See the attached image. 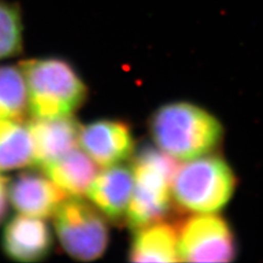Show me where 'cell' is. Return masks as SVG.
Returning <instances> with one entry per match:
<instances>
[{"label":"cell","instance_id":"obj_16","mask_svg":"<svg viewBox=\"0 0 263 263\" xmlns=\"http://www.w3.org/2000/svg\"><path fill=\"white\" fill-rule=\"evenodd\" d=\"M23 45L22 11L19 4L0 0V60L19 54Z\"/></svg>","mask_w":263,"mask_h":263},{"label":"cell","instance_id":"obj_14","mask_svg":"<svg viewBox=\"0 0 263 263\" xmlns=\"http://www.w3.org/2000/svg\"><path fill=\"white\" fill-rule=\"evenodd\" d=\"M34 146L28 123L23 120H0V171L33 164Z\"/></svg>","mask_w":263,"mask_h":263},{"label":"cell","instance_id":"obj_12","mask_svg":"<svg viewBox=\"0 0 263 263\" xmlns=\"http://www.w3.org/2000/svg\"><path fill=\"white\" fill-rule=\"evenodd\" d=\"M133 262H178V229L163 220L136 228L128 253Z\"/></svg>","mask_w":263,"mask_h":263},{"label":"cell","instance_id":"obj_3","mask_svg":"<svg viewBox=\"0 0 263 263\" xmlns=\"http://www.w3.org/2000/svg\"><path fill=\"white\" fill-rule=\"evenodd\" d=\"M236 183L233 169L223 158L205 155L177 167L172 197L185 211L216 213L232 199Z\"/></svg>","mask_w":263,"mask_h":263},{"label":"cell","instance_id":"obj_4","mask_svg":"<svg viewBox=\"0 0 263 263\" xmlns=\"http://www.w3.org/2000/svg\"><path fill=\"white\" fill-rule=\"evenodd\" d=\"M176 159L160 149L144 148L134 159V190L126 221L132 228L163 220L172 205Z\"/></svg>","mask_w":263,"mask_h":263},{"label":"cell","instance_id":"obj_7","mask_svg":"<svg viewBox=\"0 0 263 263\" xmlns=\"http://www.w3.org/2000/svg\"><path fill=\"white\" fill-rule=\"evenodd\" d=\"M79 145L98 166L104 168L120 164L134 151L130 127L117 120H99L81 126Z\"/></svg>","mask_w":263,"mask_h":263},{"label":"cell","instance_id":"obj_1","mask_svg":"<svg viewBox=\"0 0 263 263\" xmlns=\"http://www.w3.org/2000/svg\"><path fill=\"white\" fill-rule=\"evenodd\" d=\"M149 130L160 151L182 161L209 155L224 134L220 122L213 114L184 101L164 104L156 110Z\"/></svg>","mask_w":263,"mask_h":263},{"label":"cell","instance_id":"obj_17","mask_svg":"<svg viewBox=\"0 0 263 263\" xmlns=\"http://www.w3.org/2000/svg\"><path fill=\"white\" fill-rule=\"evenodd\" d=\"M7 189L5 180L0 177V220H2L7 210Z\"/></svg>","mask_w":263,"mask_h":263},{"label":"cell","instance_id":"obj_13","mask_svg":"<svg viewBox=\"0 0 263 263\" xmlns=\"http://www.w3.org/2000/svg\"><path fill=\"white\" fill-rule=\"evenodd\" d=\"M97 166L84 151L76 147L61 158L46 164L42 170L65 193L79 196L87 193L98 175Z\"/></svg>","mask_w":263,"mask_h":263},{"label":"cell","instance_id":"obj_8","mask_svg":"<svg viewBox=\"0 0 263 263\" xmlns=\"http://www.w3.org/2000/svg\"><path fill=\"white\" fill-rule=\"evenodd\" d=\"M133 190V169L114 164L98 172L87 195L104 217L119 224L123 220L126 221Z\"/></svg>","mask_w":263,"mask_h":263},{"label":"cell","instance_id":"obj_9","mask_svg":"<svg viewBox=\"0 0 263 263\" xmlns=\"http://www.w3.org/2000/svg\"><path fill=\"white\" fill-rule=\"evenodd\" d=\"M52 247L51 229L43 218L21 214L12 217L5 227L3 249L14 261H41L51 253Z\"/></svg>","mask_w":263,"mask_h":263},{"label":"cell","instance_id":"obj_2","mask_svg":"<svg viewBox=\"0 0 263 263\" xmlns=\"http://www.w3.org/2000/svg\"><path fill=\"white\" fill-rule=\"evenodd\" d=\"M26 78L29 110L34 119L72 115L87 99V86L76 69L56 57L20 63Z\"/></svg>","mask_w":263,"mask_h":263},{"label":"cell","instance_id":"obj_10","mask_svg":"<svg viewBox=\"0 0 263 263\" xmlns=\"http://www.w3.org/2000/svg\"><path fill=\"white\" fill-rule=\"evenodd\" d=\"M8 197L20 214L39 218L54 216L60 205L67 199L60 186L47 176L21 174L8 186Z\"/></svg>","mask_w":263,"mask_h":263},{"label":"cell","instance_id":"obj_11","mask_svg":"<svg viewBox=\"0 0 263 263\" xmlns=\"http://www.w3.org/2000/svg\"><path fill=\"white\" fill-rule=\"evenodd\" d=\"M28 125L34 146L33 164L42 169L79 144L81 126L72 115L34 119Z\"/></svg>","mask_w":263,"mask_h":263},{"label":"cell","instance_id":"obj_6","mask_svg":"<svg viewBox=\"0 0 263 263\" xmlns=\"http://www.w3.org/2000/svg\"><path fill=\"white\" fill-rule=\"evenodd\" d=\"M180 261L230 262L237 256L235 235L214 213H197L178 229Z\"/></svg>","mask_w":263,"mask_h":263},{"label":"cell","instance_id":"obj_5","mask_svg":"<svg viewBox=\"0 0 263 263\" xmlns=\"http://www.w3.org/2000/svg\"><path fill=\"white\" fill-rule=\"evenodd\" d=\"M54 226L64 250L76 260H97L109 245V228L102 213L79 196L60 205L54 214Z\"/></svg>","mask_w":263,"mask_h":263},{"label":"cell","instance_id":"obj_15","mask_svg":"<svg viewBox=\"0 0 263 263\" xmlns=\"http://www.w3.org/2000/svg\"><path fill=\"white\" fill-rule=\"evenodd\" d=\"M29 110L26 78L20 66L0 67V120H24Z\"/></svg>","mask_w":263,"mask_h":263}]
</instances>
